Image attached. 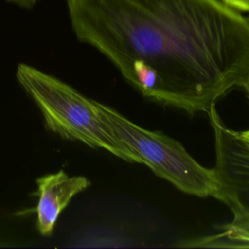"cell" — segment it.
Instances as JSON below:
<instances>
[{
    "label": "cell",
    "mask_w": 249,
    "mask_h": 249,
    "mask_svg": "<svg viewBox=\"0 0 249 249\" xmlns=\"http://www.w3.org/2000/svg\"><path fill=\"white\" fill-rule=\"evenodd\" d=\"M223 234L236 247H249V214L233 215L231 222L222 226Z\"/></svg>",
    "instance_id": "6"
},
{
    "label": "cell",
    "mask_w": 249,
    "mask_h": 249,
    "mask_svg": "<svg viewBox=\"0 0 249 249\" xmlns=\"http://www.w3.org/2000/svg\"><path fill=\"white\" fill-rule=\"evenodd\" d=\"M243 133H244V134H246V135H249V130H246V131H243Z\"/></svg>",
    "instance_id": "10"
},
{
    "label": "cell",
    "mask_w": 249,
    "mask_h": 249,
    "mask_svg": "<svg viewBox=\"0 0 249 249\" xmlns=\"http://www.w3.org/2000/svg\"><path fill=\"white\" fill-rule=\"evenodd\" d=\"M207 114L215 135L213 197L227 204L232 215L249 214V139L229 128L215 107Z\"/></svg>",
    "instance_id": "4"
},
{
    "label": "cell",
    "mask_w": 249,
    "mask_h": 249,
    "mask_svg": "<svg viewBox=\"0 0 249 249\" xmlns=\"http://www.w3.org/2000/svg\"><path fill=\"white\" fill-rule=\"evenodd\" d=\"M39 196L33 211L37 213L36 228L40 234L49 236L53 233L59 213L72 197L89 188L90 182L84 176H69L63 170L36 179Z\"/></svg>",
    "instance_id": "5"
},
{
    "label": "cell",
    "mask_w": 249,
    "mask_h": 249,
    "mask_svg": "<svg viewBox=\"0 0 249 249\" xmlns=\"http://www.w3.org/2000/svg\"><path fill=\"white\" fill-rule=\"evenodd\" d=\"M77 39L144 96L208 112L249 78V17L222 0H66Z\"/></svg>",
    "instance_id": "1"
},
{
    "label": "cell",
    "mask_w": 249,
    "mask_h": 249,
    "mask_svg": "<svg viewBox=\"0 0 249 249\" xmlns=\"http://www.w3.org/2000/svg\"><path fill=\"white\" fill-rule=\"evenodd\" d=\"M231 8L239 11L249 13V0H222Z\"/></svg>",
    "instance_id": "7"
},
{
    "label": "cell",
    "mask_w": 249,
    "mask_h": 249,
    "mask_svg": "<svg viewBox=\"0 0 249 249\" xmlns=\"http://www.w3.org/2000/svg\"><path fill=\"white\" fill-rule=\"evenodd\" d=\"M17 78L42 112L48 129L62 138L78 140L89 147L107 150L126 161L140 163L114 135L103 117L100 102L24 63L18 64Z\"/></svg>",
    "instance_id": "2"
},
{
    "label": "cell",
    "mask_w": 249,
    "mask_h": 249,
    "mask_svg": "<svg viewBox=\"0 0 249 249\" xmlns=\"http://www.w3.org/2000/svg\"><path fill=\"white\" fill-rule=\"evenodd\" d=\"M242 133H243V131H242ZM243 134H244V133H243ZM244 136H245L246 138H248V139H249V135H246V134H244Z\"/></svg>",
    "instance_id": "11"
},
{
    "label": "cell",
    "mask_w": 249,
    "mask_h": 249,
    "mask_svg": "<svg viewBox=\"0 0 249 249\" xmlns=\"http://www.w3.org/2000/svg\"><path fill=\"white\" fill-rule=\"evenodd\" d=\"M7 2L9 3H12V4H15L20 8H23V9H32L36 3L39 1V0H6Z\"/></svg>",
    "instance_id": "8"
},
{
    "label": "cell",
    "mask_w": 249,
    "mask_h": 249,
    "mask_svg": "<svg viewBox=\"0 0 249 249\" xmlns=\"http://www.w3.org/2000/svg\"><path fill=\"white\" fill-rule=\"evenodd\" d=\"M242 88H244L245 89V90L247 91V94H248V97H249V78H248V80H247V82L244 84V86L242 87Z\"/></svg>",
    "instance_id": "9"
},
{
    "label": "cell",
    "mask_w": 249,
    "mask_h": 249,
    "mask_svg": "<svg viewBox=\"0 0 249 249\" xmlns=\"http://www.w3.org/2000/svg\"><path fill=\"white\" fill-rule=\"evenodd\" d=\"M101 111L116 138L156 175L186 194L200 197L214 196L213 168L199 164L178 141L162 132L143 128L102 103Z\"/></svg>",
    "instance_id": "3"
}]
</instances>
